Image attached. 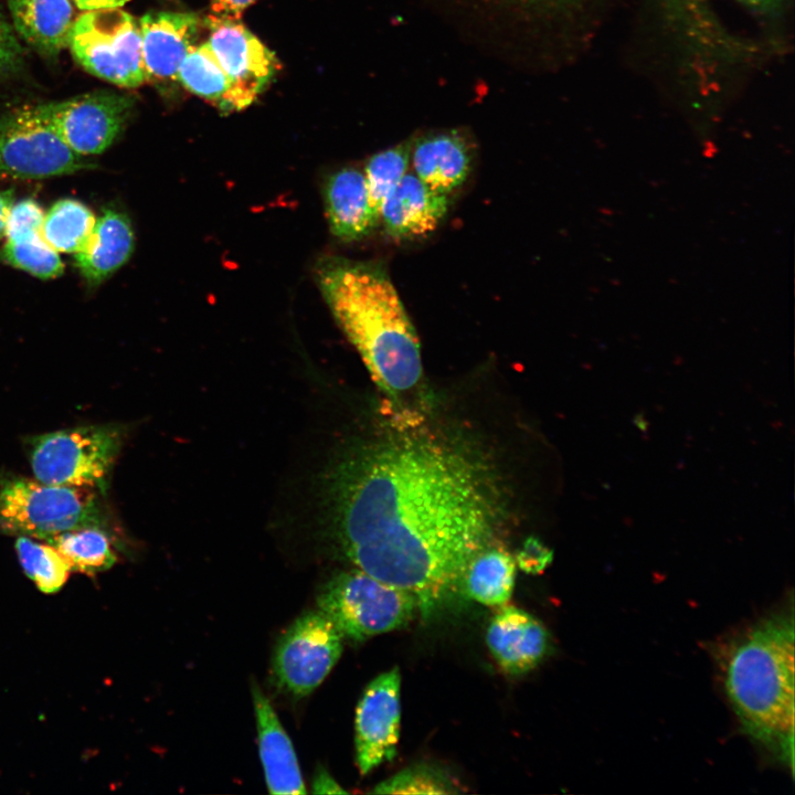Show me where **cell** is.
Returning a JSON list of instances; mask_svg holds the SVG:
<instances>
[{
	"instance_id": "6da1fadb",
	"label": "cell",
	"mask_w": 795,
	"mask_h": 795,
	"mask_svg": "<svg viewBox=\"0 0 795 795\" xmlns=\"http://www.w3.org/2000/svg\"><path fill=\"white\" fill-rule=\"evenodd\" d=\"M498 478L467 444L393 427L343 448L321 476L325 530L357 569L413 594L430 616L502 521Z\"/></svg>"
},
{
	"instance_id": "7a4b0ae2",
	"label": "cell",
	"mask_w": 795,
	"mask_h": 795,
	"mask_svg": "<svg viewBox=\"0 0 795 795\" xmlns=\"http://www.w3.org/2000/svg\"><path fill=\"white\" fill-rule=\"evenodd\" d=\"M319 287L337 324L377 384L396 395L422 378L420 340L384 265L328 261Z\"/></svg>"
},
{
	"instance_id": "3957f363",
	"label": "cell",
	"mask_w": 795,
	"mask_h": 795,
	"mask_svg": "<svg viewBox=\"0 0 795 795\" xmlns=\"http://www.w3.org/2000/svg\"><path fill=\"white\" fill-rule=\"evenodd\" d=\"M794 619L776 614L749 628L723 659L724 686L743 731L794 768Z\"/></svg>"
},
{
	"instance_id": "277c9868",
	"label": "cell",
	"mask_w": 795,
	"mask_h": 795,
	"mask_svg": "<svg viewBox=\"0 0 795 795\" xmlns=\"http://www.w3.org/2000/svg\"><path fill=\"white\" fill-rule=\"evenodd\" d=\"M104 496L89 488L57 486L19 474L0 475V533L46 538L84 527L106 528Z\"/></svg>"
},
{
	"instance_id": "5b68a950",
	"label": "cell",
	"mask_w": 795,
	"mask_h": 795,
	"mask_svg": "<svg viewBox=\"0 0 795 795\" xmlns=\"http://www.w3.org/2000/svg\"><path fill=\"white\" fill-rule=\"evenodd\" d=\"M123 439L118 425H83L30 436L25 449L35 479L105 495Z\"/></svg>"
},
{
	"instance_id": "8992f818",
	"label": "cell",
	"mask_w": 795,
	"mask_h": 795,
	"mask_svg": "<svg viewBox=\"0 0 795 795\" xmlns=\"http://www.w3.org/2000/svg\"><path fill=\"white\" fill-rule=\"evenodd\" d=\"M317 605L342 636L358 642L403 628L420 613L413 594L357 568L332 575Z\"/></svg>"
},
{
	"instance_id": "52a82bcc",
	"label": "cell",
	"mask_w": 795,
	"mask_h": 795,
	"mask_svg": "<svg viewBox=\"0 0 795 795\" xmlns=\"http://www.w3.org/2000/svg\"><path fill=\"white\" fill-rule=\"evenodd\" d=\"M67 47L95 77L126 88L147 83L139 21L121 8L83 11L75 18Z\"/></svg>"
},
{
	"instance_id": "ba28073f",
	"label": "cell",
	"mask_w": 795,
	"mask_h": 795,
	"mask_svg": "<svg viewBox=\"0 0 795 795\" xmlns=\"http://www.w3.org/2000/svg\"><path fill=\"white\" fill-rule=\"evenodd\" d=\"M34 113L33 106L0 116V179H44L94 168Z\"/></svg>"
},
{
	"instance_id": "9c48e42d",
	"label": "cell",
	"mask_w": 795,
	"mask_h": 795,
	"mask_svg": "<svg viewBox=\"0 0 795 795\" xmlns=\"http://www.w3.org/2000/svg\"><path fill=\"white\" fill-rule=\"evenodd\" d=\"M134 99L110 91L86 93L33 106L36 116L75 153L92 157L108 149L130 119Z\"/></svg>"
},
{
	"instance_id": "30bf717a",
	"label": "cell",
	"mask_w": 795,
	"mask_h": 795,
	"mask_svg": "<svg viewBox=\"0 0 795 795\" xmlns=\"http://www.w3.org/2000/svg\"><path fill=\"white\" fill-rule=\"evenodd\" d=\"M342 634L322 612H306L285 630L273 657L277 686L294 697L314 691L342 653Z\"/></svg>"
},
{
	"instance_id": "8fae6325",
	"label": "cell",
	"mask_w": 795,
	"mask_h": 795,
	"mask_svg": "<svg viewBox=\"0 0 795 795\" xmlns=\"http://www.w3.org/2000/svg\"><path fill=\"white\" fill-rule=\"evenodd\" d=\"M208 43L232 84L234 112L250 106L279 68L275 54L240 20L210 17Z\"/></svg>"
},
{
	"instance_id": "7c38bea8",
	"label": "cell",
	"mask_w": 795,
	"mask_h": 795,
	"mask_svg": "<svg viewBox=\"0 0 795 795\" xmlns=\"http://www.w3.org/2000/svg\"><path fill=\"white\" fill-rule=\"evenodd\" d=\"M401 724V674L398 667L377 676L356 710V762L362 775L396 754Z\"/></svg>"
},
{
	"instance_id": "4fadbf2b",
	"label": "cell",
	"mask_w": 795,
	"mask_h": 795,
	"mask_svg": "<svg viewBox=\"0 0 795 795\" xmlns=\"http://www.w3.org/2000/svg\"><path fill=\"white\" fill-rule=\"evenodd\" d=\"M139 29L147 82L178 81L180 65L199 35V17L191 12H148L139 19Z\"/></svg>"
},
{
	"instance_id": "5bb4252c",
	"label": "cell",
	"mask_w": 795,
	"mask_h": 795,
	"mask_svg": "<svg viewBox=\"0 0 795 795\" xmlns=\"http://www.w3.org/2000/svg\"><path fill=\"white\" fill-rule=\"evenodd\" d=\"M486 642L499 667L508 675L520 676L536 668L544 658L549 634L533 615L505 604L491 617Z\"/></svg>"
},
{
	"instance_id": "9a60e30c",
	"label": "cell",
	"mask_w": 795,
	"mask_h": 795,
	"mask_svg": "<svg viewBox=\"0 0 795 795\" xmlns=\"http://www.w3.org/2000/svg\"><path fill=\"white\" fill-rule=\"evenodd\" d=\"M448 208L447 194L434 191L415 173H405L383 202L380 222L393 239H418L438 227Z\"/></svg>"
},
{
	"instance_id": "2e32d148",
	"label": "cell",
	"mask_w": 795,
	"mask_h": 795,
	"mask_svg": "<svg viewBox=\"0 0 795 795\" xmlns=\"http://www.w3.org/2000/svg\"><path fill=\"white\" fill-rule=\"evenodd\" d=\"M414 173L436 192L451 194L462 186L471 169L473 148L459 130L424 135L411 147Z\"/></svg>"
},
{
	"instance_id": "e0dca14e",
	"label": "cell",
	"mask_w": 795,
	"mask_h": 795,
	"mask_svg": "<svg viewBox=\"0 0 795 795\" xmlns=\"http://www.w3.org/2000/svg\"><path fill=\"white\" fill-rule=\"evenodd\" d=\"M257 741L266 785L272 794H306L297 756L286 731L257 683L252 686Z\"/></svg>"
},
{
	"instance_id": "ac0fdd59",
	"label": "cell",
	"mask_w": 795,
	"mask_h": 795,
	"mask_svg": "<svg viewBox=\"0 0 795 795\" xmlns=\"http://www.w3.org/2000/svg\"><path fill=\"white\" fill-rule=\"evenodd\" d=\"M134 245L128 215L106 208L96 219L86 245L75 254L76 266L89 285H99L129 259Z\"/></svg>"
},
{
	"instance_id": "d6986e66",
	"label": "cell",
	"mask_w": 795,
	"mask_h": 795,
	"mask_svg": "<svg viewBox=\"0 0 795 795\" xmlns=\"http://www.w3.org/2000/svg\"><path fill=\"white\" fill-rule=\"evenodd\" d=\"M325 204L330 231L341 241L361 240L379 224L370 208L363 170L333 172L325 184Z\"/></svg>"
},
{
	"instance_id": "ffe728a7",
	"label": "cell",
	"mask_w": 795,
	"mask_h": 795,
	"mask_svg": "<svg viewBox=\"0 0 795 795\" xmlns=\"http://www.w3.org/2000/svg\"><path fill=\"white\" fill-rule=\"evenodd\" d=\"M11 23L31 47L46 57L68 45L74 18L73 0H6Z\"/></svg>"
},
{
	"instance_id": "44dd1931",
	"label": "cell",
	"mask_w": 795,
	"mask_h": 795,
	"mask_svg": "<svg viewBox=\"0 0 795 795\" xmlns=\"http://www.w3.org/2000/svg\"><path fill=\"white\" fill-rule=\"evenodd\" d=\"M515 577V558L506 549L490 543L468 562L462 577V587L471 600L499 607L510 600Z\"/></svg>"
},
{
	"instance_id": "7402d4cb",
	"label": "cell",
	"mask_w": 795,
	"mask_h": 795,
	"mask_svg": "<svg viewBox=\"0 0 795 795\" xmlns=\"http://www.w3.org/2000/svg\"><path fill=\"white\" fill-rule=\"evenodd\" d=\"M178 82L221 112H234L231 81L208 41L190 49L180 65Z\"/></svg>"
},
{
	"instance_id": "603a6c76",
	"label": "cell",
	"mask_w": 795,
	"mask_h": 795,
	"mask_svg": "<svg viewBox=\"0 0 795 795\" xmlns=\"http://www.w3.org/2000/svg\"><path fill=\"white\" fill-rule=\"evenodd\" d=\"M54 547L71 571L96 574L117 561L110 534L103 527H84L64 531L43 540Z\"/></svg>"
},
{
	"instance_id": "cb8c5ba5",
	"label": "cell",
	"mask_w": 795,
	"mask_h": 795,
	"mask_svg": "<svg viewBox=\"0 0 795 795\" xmlns=\"http://www.w3.org/2000/svg\"><path fill=\"white\" fill-rule=\"evenodd\" d=\"M95 222L93 211L85 203L64 198L44 214L41 235L57 253L75 255L86 245Z\"/></svg>"
},
{
	"instance_id": "d4e9b609",
	"label": "cell",
	"mask_w": 795,
	"mask_h": 795,
	"mask_svg": "<svg viewBox=\"0 0 795 795\" xmlns=\"http://www.w3.org/2000/svg\"><path fill=\"white\" fill-rule=\"evenodd\" d=\"M14 549L22 570L41 592L53 594L63 587L71 568L54 547L45 541L43 543L19 536Z\"/></svg>"
},
{
	"instance_id": "484cf974",
	"label": "cell",
	"mask_w": 795,
	"mask_h": 795,
	"mask_svg": "<svg viewBox=\"0 0 795 795\" xmlns=\"http://www.w3.org/2000/svg\"><path fill=\"white\" fill-rule=\"evenodd\" d=\"M412 141L406 140L369 158L363 173L369 203L377 222L383 202L406 173L411 160Z\"/></svg>"
},
{
	"instance_id": "4316f807",
	"label": "cell",
	"mask_w": 795,
	"mask_h": 795,
	"mask_svg": "<svg viewBox=\"0 0 795 795\" xmlns=\"http://www.w3.org/2000/svg\"><path fill=\"white\" fill-rule=\"evenodd\" d=\"M0 257L7 264L41 279L63 274L64 264L59 253L42 237L41 232L17 240H7Z\"/></svg>"
},
{
	"instance_id": "83f0119b",
	"label": "cell",
	"mask_w": 795,
	"mask_h": 795,
	"mask_svg": "<svg viewBox=\"0 0 795 795\" xmlns=\"http://www.w3.org/2000/svg\"><path fill=\"white\" fill-rule=\"evenodd\" d=\"M456 784L441 770L428 765L404 768L379 783L372 793L378 794H449L457 793Z\"/></svg>"
},
{
	"instance_id": "f1b7e54d",
	"label": "cell",
	"mask_w": 795,
	"mask_h": 795,
	"mask_svg": "<svg viewBox=\"0 0 795 795\" xmlns=\"http://www.w3.org/2000/svg\"><path fill=\"white\" fill-rule=\"evenodd\" d=\"M44 214L42 206L34 199L26 198L13 202L8 214L4 236L7 240H17L40 233Z\"/></svg>"
},
{
	"instance_id": "f546056e",
	"label": "cell",
	"mask_w": 795,
	"mask_h": 795,
	"mask_svg": "<svg viewBox=\"0 0 795 795\" xmlns=\"http://www.w3.org/2000/svg\"><path fill=\"white\" fill-rule=\"evenodd\" d=\"M24 50L11 22L0 10V80L15 74L23 65Z\"/></svg>"
},
{
	"instance_id": "4dcf8cb0",
	"label": "cell",
	"mask_w": 795,
	"mask_h": 795,
	"mask_svg": "<svg viewBox=\"0 0 795 795\" xmlns=\"http://www.w3.org/2000/svg\"><path fill=\"white\" fill-rule=\"evenodd\" d=\"M553 551L536 537L527 538L518 550L515 561L528 574H540L552 562Z\"/></svg>"
},
{
	"instance_id": "1f68e13d",
	"label": "cell",
	"mask_w": 795,
	"mask_h": 795,
	"mask_svg": "<svg viewBox=\"0 0 795 795\" xmlns=\"http://www.w3.org/2000/svg\"><path fill=\"white\" fill-rule=\"evenodd\" d=\"M256 0H212L210 17L240 20Z\"/></svg>"
},
{
	"instance_id": "d6a6232c",
	"label": "cell",
	"mask_w": 795,
	"mask_h": 795,
	"mask_svg": "<svg viewBox=\"0 0 795 795\" xmlns=\"http://www.w3.org/2000/svg\"><path fill=\"white\" fill-rule=\"evenodd\" d=\"M312 793L343 794L346 791L325 770H319L312 781Z\"/></svg>"
},
{
	"instance_id": "836d02e7",
	"label": "cell",
	"mask_w": 795,
	"mask_h": 795,
	"mask_svg": "<svg viewBox=\"0 0 795 795\" xmlns=\"http://www.w3.org/2000/svg\"><path fill=\"white\" fill-rule=\"evenodd\" d=\"M14 201L12 189L0 190V240L4 236L9 211Z\"/></svg>"
},
{
	"instance_id": "e575fe53",
	"label": "cell",
	"mask_w": 795,
	"mask_h": 795,
	"mask_svg": "<svg viewBox=\"0 0 795 795\" xmlns=\"http://www.w3.org/2000/svg\"><path fill=\"white\" fill-rule=\"evenodd\" d=\"M129 1L130 0H73L74 4L82 11L94 9L121 8Z\"/></svg>"
},
{
	"instance_id": "d590c367",
	"label": "cell",
	"mask_w": 795,
	"mask_h": 795,
	"mask_svg": "<svg viewBox=\"0 0 795 795\" xmlns=\"http://www.w3.org/2000/svg\"><path fill=\"white\" fill-rule=\"evenodd\" d=\"M743 6L757 12H767L777 7L781 0H736Z\"/></svg>"
}]
</instances>
